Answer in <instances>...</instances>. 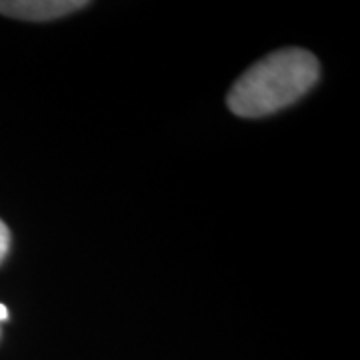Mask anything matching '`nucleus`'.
<instances>
[{
  "label": "nucleus",
  "instance_id": "obj_3",
  "mask_svg": "<svg viewBox=\"0 0 360 360\" xmlns=\"http://www.w3.org/2000/svg\"><path fill=\"white\" fill-rule=\"evenodd\" d=\"M8 250H11V231L4 224V220H0V264L8 257Z\"/></svg>",
  "mask_w": 360,
  "mask_h": 360
},
{
  "label": "nucleus",
  "instance_id": "obj_5",
  "mask_svg": "<svg viewBox=\"0 0 360 360\" xmlns=\"http://www.w3.org/2000/svg\"><path fill=\"white\" fill-rule=\"evenodd\" d=\"M0 336H2V330H0Z\"/></svg>",
  "mask_w": 360,
  "mask_h": 360
},
{
  "label": "nucleus",
  "instance_id": "obj_1",
  "mask_svg": "<svg viewBox=\"0 0 360 360\" xmlns=\"http://www.w3.org/2000/svg\"><path fill=\"white\" fill-rule=\"evenodd\" d=\"M319 77L321 66L312 52L283 49L250 66L232 84L226 103L236 116L262 118L302 98Z\"/></svg>",
  "mask_w": 360,
  "mask_h": 360
},
{
  "label": "nucleus",
  "instance_id": "obj_2",
  "mask_svg": "<svg viewBox=\"0 0 360 360\" xmlns=\"http://www.w3.org/2000/svg\"><path fill=\"white\" fill-rule=\"evenodd\" d=\"M84 6H89L84 0H0V14L20 20L46 22L78 13Z\"/></svg>",
  "mask_w": 360,
  "mask_h": 360
},
{
  "label": "nucleus",
  "instance_id": "obj_4",
  "mask_svg": "<svg viewBox=\"0 0 360 360\" xmlns=\"http://www.w3.org/2000/svg\"><path fill=\"white\" fill-rule=\"evenodd\" d=\"M8 321V309L4 304H0V322Z\"/></svg>",
  "mask_w": 360,
  "mask_h": 360
}]
</instances>
